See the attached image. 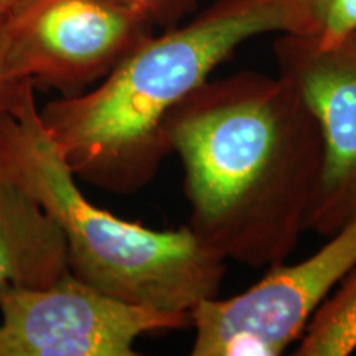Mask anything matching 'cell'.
<instances>
[{"instance_id": "1", "label": "cell", "mask_w": 356, "mask_h": 356, "mask_svg": "<svg viewBox=\"0 0 356 356\" xmlns=\"http://www.w3.org/2000/svg\"><path fill=\"white\" fill-rule=\"evenodd\" d=\"M185 172L190 229L222 259L282 264L317 197L323 140L284 76L239 71L208 79L165 121Z\"/></svg>"}, {"instance_id": "2", "label": "cell", "mask_w": 356, "mask_h": 356, "mask_svg": "<svg viewBox=\"0 0 356 356\" xmlns=\"http://www.w3.org/2000/svg\"><path fill=\"white\" fill-rule=\"evenodd\" d=\"M266 33L305 35L302 0H216L185 25L149 35L102 81L38 109L79 180L132 195L170 154L167 118L243 43Z\"/></svg>"}, {"instance_id": "3", "label": "cell", "mask_w": 356, "mask_h": 356, "mask_svg": "<svg viewBox=\"0 0 356 356\" xmlns=\"http://www.w3.org/2000/svg\"><path fill=\"white\" fill-rule=\"evenodd\" d=\"M0 159L63 231L70 273L106 296L168 314H190L220 293L225 259L190 226L150 229L84 197L40 121L35 92L0 111Z\"/></svg>"}, {"instance_id": "4", "label": "cell", "mask_w": 356, "mask_h": 356, "mask_svg": "<svg viewBox=\"0 0 356 356\" xmlns=\"http://www.w3.org/2000/svg\"><path fill=\"white\" fill-rule=\"evenodd\" d=\"M315 254L267 269L252 287L190 312L193 356H279L299 341L307 322L356 264V215Z\"/></svg>"}, {"instance_id": "5", "label": "cell", "mask_w": 356, "mask_h": 356, "mask_svg": "<svg viewBox=\"0 0 356 356\" xmlns=\"http://www.w3.org/2000/svg\"><path fill=\"white\" fill-rule=\"evenodd\" d=\"M188 325L190 314L127 304L71 273L43 289L0 286V356H134L139 338Z\"/></svg>"}, {"instance_id": "6", "label": "cell", "mask_w": 356, "mask_h": 356, "mask_svg": "<svg viewBox=\"0 0 356 356\" xmlns=\"http://www.w3.org/2000/svg\"><path fill=\"white\" fill-rule=\"evenodd\" d=\"M13 70L74 96L102 81L154 26L115 0H26L6 17Z\"/></svg>"}, {"instance_id": "7", "label": "cell", "mask_w": 356, "mask_h": 356, "mask_svg": "<svg viewBox=\"0 0 356 356\" xmlns=\"http://www.w3.org/2000/svg\"><path fill=\"white\" fill-rule=\"evenodd\" d=\"M274 55L322 134L323 170L305 229L328 238L356 215V33L330 47L284 33Z\"/></svg>"}, {"instance_id": "8", "label": "cell", "mask_w": 356, "mask_h": 356, "mask_svg": "<svg viewBox=\"0 0 356 356\" xmlns=\"http://www.w3.org/2000/svg\"><path fill=\"white\" fill-rule=\"evenodd\" d=\"M68 273L63 231L0 159V286L43 289Z\"/></svg>"}, {"instance_id": "9", "label": "cell", "mask_w": 356, "mask_h": 356, "mask_svg": "<svg viewBox=\"0 0 356 356\" xmlns=\"http://www.w3.org/2000/svg\"><path fill=\"white\" fill-rule=\"evenodd\" d=\"M356 351V264L325 297L299 338L297 356H348Z\"/></svg>"}, {"instance_id": "10", "label": "cell", "mask_w": 356, "mask_h": 356, "mask_svg": "<svg viewBox=\"0 0 356 356\" xmlns=\"http://www.w3.org/2000/svg\"><path fill=\"white\" fill-rule=\"evenodd\" d=\"M305 35L330 47L356 33V0H302Z\"/></svg>"}, {"instance_id": "11", "label": "cell", "mask_w": 356, "mask_h": 356, "mask_svg": "<svg viewBox=\"0 0 356 356\" xmlns=\"http://www.w3.org/2000/svg\"><path fill=\"white\" fill-rule=\"evenodd\" d=\"M35 86L13 70L8 58L6 17H0V111H13L24 102Z\"/></svg>"}, {"instance_id": "12", "label": "cell", "mask_w": 356, "mask_h": 356, "mask_svg": "<svg viewBox=\"0 0 356 356\" xmlns=\"http://www.w3.org/2000/svg\"><path fill=\"white\" fill-rule=\"evenodd\" d=\"M139 13L154 29H170L180 24L197 7V0H115Z\"/></svg>"}, {"instance_id": "13", "label": "cell", "mask_w": 356, "mask_h": 356, "mask_svg": "<svg viewBox=\"0 0 356 356\" xmlns=\"http://www.w3.org/2000/svg\"><path fill=\"white\" fill-rule=\"evenodd\" d=\"M26 0H0V17H8Z\"/></svg>"}]
</instances>
